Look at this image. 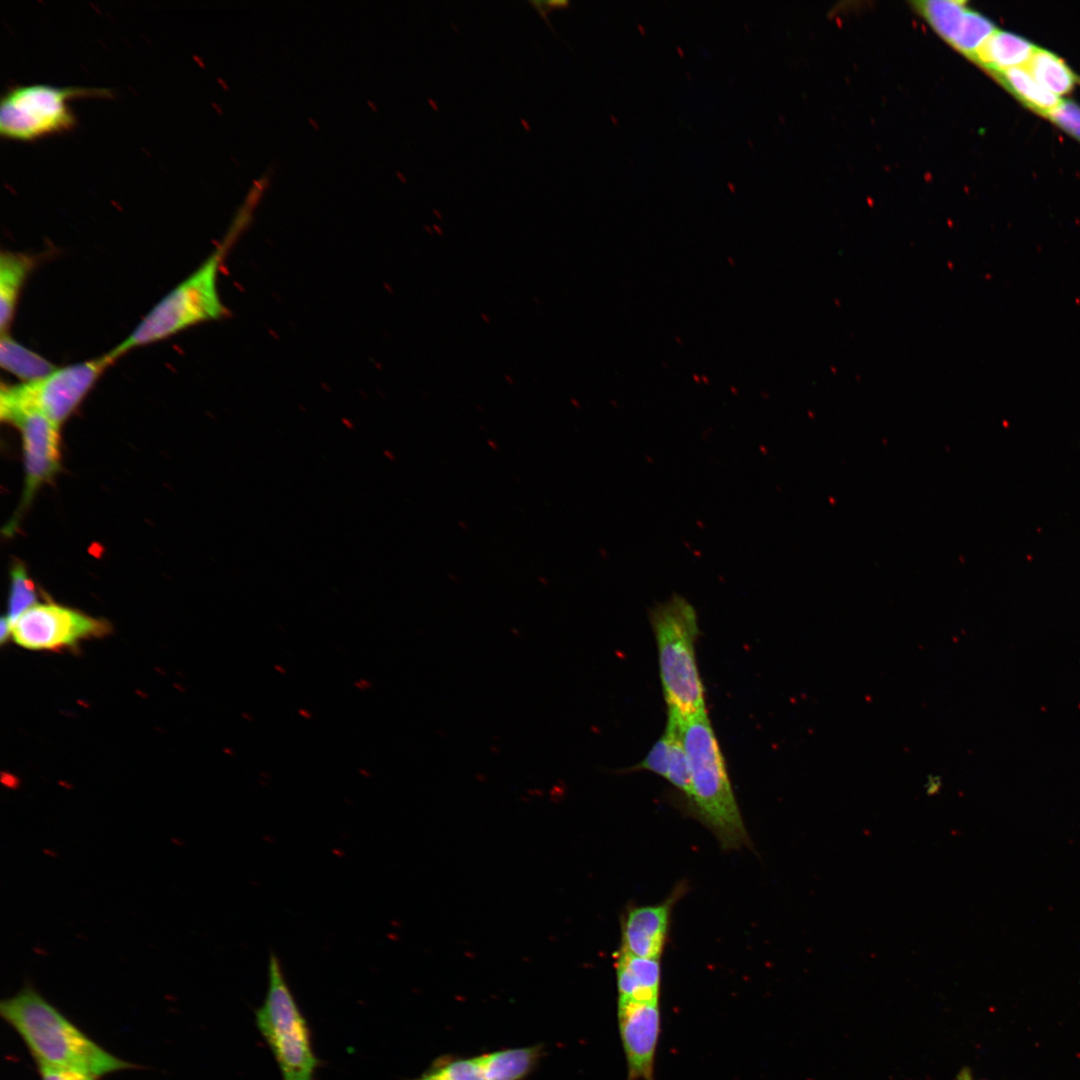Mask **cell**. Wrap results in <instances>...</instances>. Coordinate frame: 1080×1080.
<instances>
[{"label":"cell","instance_id":"1","mask_svg":"<svg viewBox=\"0 0 1080 1080\" xmlns=\"http://www.w3.org/2000/svg\"><path fill=\"white\" fill-rule=\"evenodd\" d=\"M2 1018L19 1034L39 1066L99 1078L130 1064L90 1039L36 990L26 986L0 1004Z\"/></svg>","mask_w":1080,"mask_h":1080},{"label":"cell","instance_id":"2","mask_svg":"<svg viewBox=\"0 0 1080 1080\" xmlns=\"http://www.w3.org/2000/svg\"><path fill=\"white\" fill-rule=\"evenodd\" d=\"M688 759L689 806L726 850L750 846L714 729L707 712L679 719Z\"/></svg>","mask_w":1080,"mask_h":1080},{"label":"cell","instance_id":"3","mask_svg":"<svg viewBox=\"0 0 1080 1080\" xmlns=\"http://www.w3.org/2000/svg\"><path fill=\"white\" fill-rule=\"evenodd\" d=\"M649 619L668 712L685 719L706 711L695 651L699 632L695 608L683 596L673 594L650 609Z\"/></svg>","mask_w":1080,"mask_h":1080},{"label":"cell","instance_id":"4","mask_svg":"<svg viewBox=\"0 0 1080 1080\" xmlns=\"http://www.w3.org/2000/svg\"><path fill=\"white\" fill-rule=\"evenodd\" d=\"M228 241L186 279L165 295L133 331L108 354L116 360L124 353L166 339L196 324L224 317L218 277Z\"/></svg>","mask_w":1080,"mask_h":1080},{"label":"cell","instance_id":"5","mask_svg":"<svg viewBox=\"0 0 1080 1080\" xmlns=\"http://www.w3.org/2000/svg\"><path fill=\"white\" fill-rule=\"evenodd\" d=\"M256 1026L270 1048L282 1080H314L319 1060L308 1023L286 981L279 958L270 953L268 988L255 1012Z\"/></svg>","mask_w":1080,"mask_h":1080},{"label":"cell","instance_id":"6","mask_svg":"<svg viewBox=\"0 0 1080 1080\" xmlns=\"http://www.w3.org/2000/svg\"><path fill=\"white\" fill-rule=\"evenodd\" d=\"M114 361L106 353L95 359L56 368L33 381L3 384L0 391L1 419L10 423L23 414L39 413L60 427Z\"/></svg>","mask_w":1080,"mask_h":1080},{"label":"cell","instance_id":"7","mask_svg":"<svg viewBox=\"0 0 1080 1080\" xmlns=\"http://www.w3.org/2000/svg\"><path fill=\"white\" fill-rule=\"evenodd\" d=\"M110 95L107 88L44 83L9 87L0 100V133L8 139L34 140L63 132L76 122L71 99Z\"/></svg>","mask_w":1080,"mask_h":1080},{"label":"cell","instance_id":"8","mask_svg":"<svg viewBox=\"0 0 1080 1080\" xmlns=\"http://www.w3.org/2000/svg\"><path fill=\"white\" fill-rule=\"evenodd\" d=\"M110 630L103 619L48 601L25 611L11 625V637L26 649L56 651L102 637Z\"/></svg>","mask_w":1080,"mask_h":1080},{"label":"cell","instance_id":"9","mask_svg":"<svg viewBox=\"0 0 1080 1080\" xmlns=\"http://www.w3.org/2000/svg\"><path fill=\"white\" fill-rule=\"evenodd\" d=\"M10 424L21 433L25 482L19 508L5 527L7 534L15 530L36 492L54 478L61 465L59 426L39 413L23 414Z\"/></svg>","mask_w":1080,"mask_h":1080},{"label":"cell","instance_id":"10","mask_svg":"<svg viewBox=\"0 0 1080 1080\" xmlns=\"http://www.w3.org/2000/svg\"><path fill=\"white\" fill-rule=\"evenodd\" d=\"M617 1013L627 1062V1080H655L654 1062L660 1032L658 1003L619 999Z\"/></svg>","mask_w":1080,"mask_h":1080},{"label":"cell","instance_id":"11","mask_svg":"<svg viewBox=\"0 0 1080 1080\" xmlns=\"http://www.w3.org/2000/svg\"><path fill=\"white\" fill-rule=\"evenodd\" d=\"M679 893L655 905L631 907L622 921L621 951L660 959L669 931L671 913Z\"/></svg>","mask_w":1080,"mask_h":1080},{"label":"cell","instance_id":"12","mask_svg":"<svg viewBox=\"0 0 1080 1080\" xmlns=\"http://www.w3.org/2000/svg\"><path fill=\"white\" fill-rule=\"evenodd\" d=\"M619 999L658 1003L660 959L638 957L619 951L616 961Z\"/></svg>","mask_w":1080,"mask_h":1080},{"label":"cell","instance_id":"13","mask_svg":"<svg viewBox=\"0 0 1080 1080\" xmlns=\"http://www.w3.org/2000/svg\"><path fill=\"white\" fill-rule=\"evenodd\" d=\"M1036 48L1019 35L996 30L977 51L972 61L994 75L1013 67H1025Z\"/></svg>","mask_w":1080,"mask_h":1080},{"label":"cell","instance_id":"14","mask_svg":"<svg viewBox=\"0 0 1080 1080\" xmlns=\"http://www.w3.org/2000/svg\"><path fill=\"white\" fill-rule=\"evenodd\" d=\"M543 1055L541 1045L506 1048L476 1056L487 1080H524Z\"/></svg>","mask_w":1080,"mask_h":1080},{"label":"cell","instance_id":"15","mask_svg":"<svg viewBox=\"0 0 1080 1080\" xmlns=\"http://www.w3.org/2000/svg\"><path fill=\"white\" fill-rule=\"evenodd\" d=\"M35 262L26 254L3 251L0 255V328L7 333L24 282Z\"/></svg>","mask_w":1080,"mask_h":1080},{"label":"cell","instance_id":"16","mask_svg":"<svg viewBox=\"0 0 1080 1080\" xmlns=\"http://www.w3.org/2000/svg\"><path fill=\"white\" fill-rule=\"evenodd\" d=\"M993 77L1025 106L1045 117L1061 101L1039 84L1025 67H1013Z\"/></svg>","mask_w":1080,"mask_h":1080},{"label":"cell","instance_id":"17","mask_svg":"<svg viewBox=\"0 0 1080 1080\" xmlns=\"http://www.w3.org/2000/svg\"><path fill=\"white\" fill-rule=\"evenodd\" d=\"M0 364L23 382L39 379L56 369L46 358L21 345L8 333H1Z\"/></svg>","mask_w":1080,"mask_h":1080},{"label":"cell","instance_id":"18","mask_svg":"<svg viewBox=\"0 0 1080 1080\" xmlns=\"http://www.w3.org/2000/svg\"><path fill=\"white\" fill-rule=\"evenodd\" d=\"M1025 68L1039 84L1057 96L1069 93L1077 81L1059 56L1043 48H1036Z\"/></svg>","mask_w":1080,"mask_h":1080},{"label":"cell","instance_id":"19","mask_svg":"<svg viewBox=\"0 0 1080 1080\" xmlns=\"http://www.w3.org/2000/svg\"><path fill=\"white\" fill-rule=\"evenodd\" d=\"M914 9L932 29L950 46L963 22L967 7L965 1L926 0L913 2Z\"/></svg>","mask_w":1080,"mask_h":1080},{"label":"cell","instance_id":"20","mask_svg":"<svg viewBox=\"0 0 1080 1080\" xmlns=\"http://www.w3.org/2000/svg\"><path fill=\"white\" fill-rule=\"evenodd\" d=\"M996 30L995 25L987 17L968 8L951 47L972 60Z\"/></svg>","mask_w":1080,"mask_h":1080},{"label":"cell","instance_id":"21","mask_svg":"<svg viewBox=\"0 0 1080 1080\" xmlns=\"http://www.w3.org/2000/svg\"><path fill=\"white\" fill-rule=\"evenodd\" d=\"M38 590L25 566L15 562L10 571L8 609L5 615L11 625L29 608L38 604Z\"/></svg>","mask_w":1080,"mask_h":1080},{"label":"cell","instance_id":"22","mask_svg":"<svg viewBox=\"0 0 1080 1080\" xmlns=\"http://www.w3.org/2000/svg\"><path fill=\"white\" fill-rule=\"evenodd\" d=\"M413 1080H487L477 1057L438 1058L424 1073Z\"/></svg>","mask_w":1080,"mask_h":1080},{"label":"cell","instance_id":"23","mask_svg":"<svg viewBox=\"0 0 1080 1080\" xmlns=\"http://www.w3.org/2000/svg\"><path fill=\"white\" fill-rule=\"evenodd\" d=\"M670 741L668 733L663 734L652 745L646 756L630 771H648L666 779L669 768Z\"/></svg>","mask_w":1080,"mask_h":1080},{"label":"cell","instance_id":"24","mask_svg":"<svg viewBox=\"0 0 1080 1080\" xmlns=\"http://www.w3.org/2000/svg\"><path fill=\"white\" fill-rule=\"evenodd\" d=\"M1046 117L1080 141V106L1078 104L1070 100H1061Z\"/></svg>","mask_w":1080,"mask_h":1080},{"label":"cell","instance_id":"25","mask_svg":"<svg viewBox=\"0 0 1080 1080\" xmlns=\"http://www.w3.org/2000/svg\"><path fill=\"white\" fill-rule=\"evenodd\" d=\"M42 1080H95L96 1078L85 1073L47 1066H39Z\"/></svg>","mask_w":1080,"mask_h":1080},{"label":"cell","instance_id":"26","mask_svg":"<svg viewBox=\"0 0 1080 1080\" xmlns=\"http://www.w3.org/2000/svg\"><path fill=\"white\" fill-rule=\"evenodd\" d=\"M529 4L537 11V13L546 21L547 25L551 27L548 20V14L554 9H565L569 6L568 1H529Z\"/></svg>","mask_w":1080,"mask_h":1080},{"label":"cell","instance_id":"27","mask_svg":"<svg viewBox=\"0 0 1080 1080\" xmlns=\"http://www.w3.org/2000/svg\"><path fill=\"white\" fill-rule=\"evenodd\" d=\"M942 788V779L938 775H928L926 782L924 783V789L927 795H936Z\"/></svg>","mask_w":1080,"mask_h":1080},{"label":"cell","instance_id":"28","mask_svg":"<svg viewBox=\"0 0 1080 1080\" xmlns=\"http://www.w3.org/2000/svg\"><path fill=\"white\" fill-rule=\"evenodd\" d=\"M11 636V623L6 616L1 619L0 625V642L3 644Z\"/></svg>","mask_w":1080,"mask_h":1080},{"label":"cell","instance_id":"29","mask_svg":"<svg viewBox=\"0 0 1080 1080\" xmlns=\"http://www.w3.org/2000/svg\"><path fill=\"white\" fill-rule=\"evenodd\" d=\"M957 1080H974V1078L969 1068H963L959 1072Z\"/></svg>","mask_w":1080,"mask_h":1080}]
</instances>
